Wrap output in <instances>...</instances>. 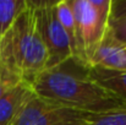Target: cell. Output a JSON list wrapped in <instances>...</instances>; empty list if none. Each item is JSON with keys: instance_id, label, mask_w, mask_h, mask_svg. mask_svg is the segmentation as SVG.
Returning a JSON list of instances; mask_svg holds the SVG:
<instances>
[{"instance_id": "1", "label": "cell", "mask_w": 126, "mask_h": 125, "mask_svg": "<svg viewBox=\"0 0 126 125\" xmlns=\"http://www.w3.org/2000/svg\"><path fill=\"white\" fill-rule=\"evenodd\" d=\"M38 97L65 108L89 114H103L126 109V99L89 77L87 70L74 72L61 66L45 69L31 82Z\"/></svg>"}, {"instance_id": "2", "label": "cell", "mask_w": 126, "mask_h": 125, "mask_svg": "<svg viewBox=\"0 0 126 125\" xmlns=\"http://www.w3.org/2000/svg\"><path fill=\"white\" fill-rule=\"evenodd\" d=\"M0 58L23 81L31 82L47 69L48 50L39 25V1H28L0 41Z\"/></svg>"}, {"instance_id": "3", "label": "cell", "mask_w": 126, "mask_h": 125, "mask_svg": "<svg viewBox=\"0 0 126 125\" xmlns=\"http://www.w3.org/2000/svg\"><path fill=\"white\" fill-rule=\"evenodd\" d=\"M76 30V53L71 61L87 70L109 25L111 0H69Z\"/></svg>"}, {"instance_id": "4", "label": "cell", "mask_w": 126, "mask_h": 125, "mask_svg": "<svg viewBox=\"0 0 126 125\" xmlns=\"http://www.w3.org/2000/svg\"><path fill=\"white\" fill-rule=\"evenodd\" d=\"M91 115L32 94L7 125H80Z\"/></svg>"}, {"instance_id": "5", "label": "cell", "mask_w": 126, "mask_h": 125, "mask_svg": "<svg viewBox=\"0 0 126 125\" xmlns=\"http://www.w3.org/2000/svg\"><path fill=\"white\" fill-rule=\"evenodd\" d=\"M39 25L48 50L47 69L61 66L72 60L69 38L58 18L56 1H39Z\"/></svg>"}, {"instance_id": "6", "label": "cell", "mask_w": 126, "mask_h": 125, "mask_svg": "<svg viewBox=\"0 0 126 125\" xmlns=\"http://www.w3.org/2000/svg\"><path fill=\"white\" fill-rule=\"evenodd\" d=\"M91 66H99L114 71H126V45L114 41L107 32L97 52L91 59Z\"/></svg>"}, {"instance_id": "7", "label": "cell", "mask_w": 126, "mask_h": 125, "mask_svg": "<svg viewBox=\"0 0 126 125\" xmlns=\"http://www.w3.org/2000/svg\"><path fill=\"white\" fill-rule=\"evenodd\" d=\"M32 94L33 91L27 81H21L7 89L0 97V125L9 124Z\"/></svg>"}, {"instance_id": "8", "label": "cell", "mask_w": 126, "mask_h": 125, "mask_svg": "<svg viewBox=\"0 0 126 125\" xmlns=\"http://www.w3.org/2000/svg\"><path fill=\"white\" fill-rule=\"evenodd\" d=\"M87 74L109 91L126 99V71H114L99 66H91L87 69Z\"/></svg>"}, {"instance_id": "9", "label": "cell", "mask_w": 126, "mask_h": 125, "mask_svg": "<svg viewBox=\"0 0 126 125\" xmlns=\"http://www.w3.org/2000/svg\"><path fill=\"white\" fill-rule=\"evenodd\" d=\"M26 5L27 0H0V41L11 30Z\"/></svg>"}, {"instance_id": "10", "label": "cell", "mask_w": 126, "mask_h": 125, "mask_svg": "<svg viewBox=\"0 0 126 125\" xmlns=\"http://www.w3.org/2000/svg\"><path fill=\"white\" fill-rule=\"evenodd\" d=\"M56 14H58V18L69 38L71 52H72V59H74L75 53H76V30H75L74 14L70 7L69 0L56 1Z\"/></svg>"}, {"instance_id": "11", "label": "cell", "mask_w": 126, "mask_h": 125, "mask_svg": "<svg viewBox=\"0 0 126 125\" xmlns=\"http://www.w3.org/2000/svg\"><path fill=\"white\" fill-rule=\"evenodd\" d=\"M80 125H126V109L93 114Z\"/></svg>"}, {"instance_id": "12", "label": "cell", "mask_w": 126, "mask_h": 125, "mask_svg": "<svg viewBox=\"0 0 126 125\" xmlns=\"http://www.w3.org/2000/svg\"><path fill=\"white\" fill-rule=\"evenodd\" d=\"M23 81L16 72H14L0 58V97L11 87Z\"/></svg>"}, {"instance_id": "13", "label": "cell", "mask_w": 126, "mask_h": 125, "mask_svg": "<svg viewBox=\"0 0 126 125\" xmlns=\"http://www.w3.org/2000/svg\"><path fill=\"white\" fill-rule=\"evenodd\" d=\"M107 33L118 43L126 45V18L110 22L107 28Z\"/></svg>"}, {"instance_id": "14", "label": "cell", "mask_w": 126, "mask_h": 125, "mask_svg": "<svg viewBox=\"0 0 126 125\" xmlns=\"http://www.w3.org/2000/svg\"><path fill=\"white\" fill-rule=\"evenodd\" d=\"M126 18V0H111L109 23Z\"/></svg>"}]
</instances>
